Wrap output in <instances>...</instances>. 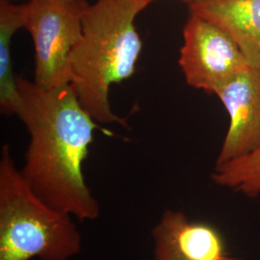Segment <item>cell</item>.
Segmentation results:
<instances>
[{"label":"cell","instance_id":"cell-12","mask_svg":"<svg viewBox=\"0 0 260 260\" xmlns=\"http://www.w3.org/2000/svg\"><path fill=\"white\" fill-rule=\"evenodd\" d=\"M135 1H137V2H139L141 4L145 5L146 7H148L149 4H151L152 2H154V1H156V0H135Z\"/></svg>","mask_w":260,"mask_h":260},{"label":"cell","instance_id":"cell-3","mask_svg":"<svg viewBox=\"0 0 260 260\" xmlns=\"http://www.w3.org/2000/svg\"><path fill=\"white\" fill-rule=\"evenodd\" d=\"M82 251L73 217L47 205L4 145L0 158V260H70Z\"/></svg>","mask_w":260,"mask_h":260},{"label":"cell","instance_id":"cell-2","mask_svg":"<svg viewBox=\"0 0 260 260\" xmlns=\"http://www.w3.org/2000/svg\"><path fill=\"white\" fill-rule=\"evenodd\" d=\"M146 8L135 0H96L85 14L83 35L70 60V85L96 122L127 126L112 110L109 92L135 73L143 47L135 20Z\"/></svg>","mask_w":260,"mask_h":260},{"label":"cell","instance_id":"cell-7","mask_svg":"<svg viewBox=\"0 0 260 260\" xmlns=\"http://www.w3.org/2000/svg\"><path fill=\"white\" fill-rule=\"evenodd\" d=\"M189 10L223 30L251 69L260 72V0H205L190 4Z\"/></svg>","mask_w":260,"mask_h":260},{"label":"cell","instance_id":"cell-6","mask_svg":"<svg viewBox=\"0 0 260 260\" xmlns=\"http://www.w3.org/2000/svg\"><path fill=\"white\" fill-rule=\"evenodd\" d=\"M230 116V125L216 165L260 148V72L250 68L216 93Z\"/></svg>","mask_w":260,"mask_h":260},{"label":"cell","instance_id":"cell-5","mask_svg":"<svg viewBox=\"0 0 260 260\" xmlns=\"http://www.w3.org/2000/svg\"><path fill=\"white\" fill-rule=\"evenodd\" d=\"M178 64L188 85L215 94L251 68L232 38L193 13L183 28Z\"/></svg>","mask_w":260,"mask_h":260},{"label":"cell","instance_id":"cell-1","mask_svg":"<svg viewBox=\"0 0 260 260\" xmlns=\"http://www.w3.org/2000/svg\"><path fill=\"white\" fill-rule=\"evenodd\" d=\"M18 117L30 135L21 173L47 205L78 221H94L101 206L85 181L84 161L98 125L70 84L44 88L17 77Z\"/></svg>","mask_w":260,"mask_h":260},{"label":"cell","instance_id":"cell-9","mask_svg":"<svg viewBox=\"0 0 260 260\" xmlns=\"http://www.w3.org/2000/svg\"><path fill=\"white\" fill-rule=\"evenodd\" d=\"M23 28V4L9 0L0 2V110L5 115H17L21 107L17 77L13 71L12 40Z\"/></svg>","mask_w":260,"mask_h":260},{"label":"cell","instance_id":"cell-11","mask_svg":"<svg viewBox=\"0 0 260 260\" xmlns=\"http://www.w3.org/2000/svg\"><path fill=\"white\" fill-rule=\"evenodd\" d=\"M152 237L154 240V260H186L162 237L157 235H152Z\"/></svg>","mask_w":260,"mask_h":260},{"label":"cell","instance_id":"cell-8","mask_svg":"<svg viewBox=\"0 0 260 260\" xmlns=\"http://www.w3.org/2000/svg\"><path fill=\"white\" fill-rule=\"evenodd\" d=\"M151 234L162 237L186 260H234L215 228L190 221L181 211L166 210Z\"/></svg>","mask_w":260,"mask_h":260},{"label":"cell","instance_id":"cell-13","mask_svg":"<svg viewBox=\"0 0 260 260\" xmlns=\"http://www.w3.org/2000/svg\"><path fill=\"white\" fill-rule=\"evenodd\" d=\"M178 1H181L183 3H186L188 5L192 4V3H195V2H199V1H205V0H178Z\"/></svg>","mask_w":260,"mask_h":260},{"label":"cell","instance_id":"cell-4","mask_svg":"<svg viewBox=\"0 0 260 260\" xmlns=\"http://www.w3.org/2000/svg\"><path fill=\"white\" fill-rule=\"evenodd\" d=\"M86 0H29L23 28L35 50V80L44 88L70 84V60L83 35Z\"/></svg>","mask_w":260,"mask_h":260},{"label":"cell","instance_id":"cell-10","mask_svg":"<svg viewBox=\"0 0 260 260\" xmlns=\"http://www.w3.org/2000/svg\"><path fill=\"white\" fill-rule=\"evenodd\" d=\"M211 177L218 185L249 198H257L260 196V148L245 156L216 165Z\"/></svg>","mask_w":260,"mask_h":260}]
</instances>
